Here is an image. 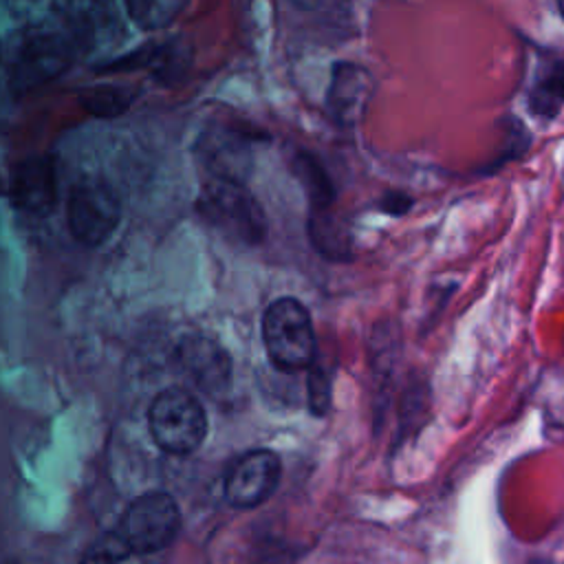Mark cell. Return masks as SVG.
I'll list each match as a JSON object with an SVG mask.
<instances>
[{"instance_id":"cell-1","label":"cell","mask_w":564,"mask_h":564,"mask_svg":"<svg viewBox=\"0 0 564 564\" xmlns=\"http://www.w3.org/2000/svg\"><path fill=\"white\" fill-rule=\"evenodd\" d=\"M79 55L73 37L57 22L31 24L15 37L4 64V84L13 97H24L62 77Z\"/></svg>"},{"instance_id":"cell-13","label":"cell","mask_w":564,"mask_h":564,"mask_svg":"<svg viewBox=\"0 0 564 564\" xmlns=\"http://www.w3.org/2000/svg\"><path fill=\"white\" fill-rule=\"evenodd\" d=\"M183 375L205 394H223L231 383V361L220 344L205 335H187L176 348Z\"/></svg>"},{"instance_id":"cell-15","label":"cell","mask_w":564,"mask_h":564,"mask_svg":"<svg viewBox=\"0 0 564 564\" xmlns=\"http://www.w3.org/2000/svg\"><path fill=\"white\" fill-rule=\"evenodd\" d=\"M137 97H139V90H137L134 86L106 82V84L86 86V88L77 95V101H79V106H82L90 117H97V119H115V117H121L123 112H128Z\"/></svg>"},{"instance_id":"cell-19","label":"cell","mask_w":564,"mask_h":564,"mask_svg":"<svg viewBox=\"0 0 564 564\" xmlns=\"http://www.w3.org/2000/svg\"><path fill=\"white\" fill-rule=\"evenodd\" d=\"M130 555V549L119 531L101 535L84 555L82 564H119Z\"/></svg>"},{"instance_id":"cell-3","label":"cell","mask_w":564,"mask_h":564,"mask_svg":"<svg viewBox=\"0 0 564 564\" xmlns=\"http://www.w3.org/2000/svg\"><path fill=\"white\" fill-rule=\"evenodd\" d=\"M269 361L282 372H300L315 361V330L308 308L295 297H278L262 317Z\"/></svg>"},{"instance_id":"cell-23","label":"cell","mask_w":564,"mask_h":564,"mask_svg":"<svg viewBox=\"0 0 564 564\" xmlns=\"http://www.w3.org/2000/svg\"><path fill=\"white\" fill-rule=\"evenodd\" d=\"M557 7H560V13L564 15V0H557Z\"/></svg>"},{"instance_id":"cell-14","label":"cell","mask_w":564,"mask_h":564,"mask_svg":"<svg viewBox=\"0 0 564 564\" xmlns=\"http://www.w3.org/2000/svg\"><path fill=\"white\" fill-rule=\"evenodd\" d=\"M308 238L313 249L328 260H348L352 240L346 223L337 216L335 205L311 209L308 214Z\"/></svg>"},{"instance_id":"cell-22","label":"cell","mask_w":564,"mask_h":564,"mask_svg":"<svg viewBox=\"0 0 564 564\" xmlns=\"http://www.w3.org/2000/svg\"><path fill=\"white\" fill-rule=\"evenodd\" d=\"M293 2H295V4H302V7H306L308 2H315V0H293Z\"/></svg>"},{"instance_id":"cell-16","label":"cell","mask_w":564,"mask_h":564,"mask_svg":"<svg viewBox=\"0 0 564 564\" xmlns=\"http://www.w3.org/2000/svg\"><path fill=\"white\" fill-rule=\"evenodd\" d=\"M291 170L300 185L304 187L311 209L333 207L335 205V185L322 165V161L306 150H297L291 159Z\"/></svg>"},{"instance_id":"cell-10","label":"cell","mask_w":564,"mask_h":564,"mask_svg":"<svg viewBox=\"0 0 564 564\" xmlns=\"http://www.w3.org/2000/svg\"><path fill=\"white\" fill-rule=\"evenodd\" d=\"M7 198L26 216H48L57 205V165L51 154H33L11 165Z\"/></svg>"},{"instance_id":"cell-5","label":"cell","mask_w":564,"mask_h":564,"mask_svg":"<svg viewBox=\"0 0 564 564\" xmlns=\"http://www.w3.org/2000/svg\"><path fill=\"white\" fill-rule=\"evenodd\" d=\"M148 427L163 452L187 456L207 436V414L189 390L172 386L154 397L148 410Z\"/></svg>"},{"instance_id":"cell-20","label":"cell","mask_w":564,"mask_h":564,"mask_svg":"<svg viewBox=\"0 0 564 564\" xmlns=\"http://www.w3.org/2000/svg\"><path fill=\"white\" fill-rule=\"evenodd\" d=\"M306 392H308L311 412L315 416H324L330 410V379H328L326 370L317 364H313L308 370Z\"/></svg>"},{"instance_id":"cell-8","label":"cell","mask_w":564,"mask_h":564,"mask_svg":"<svg viewBox=\"0 0 564 564\" xmlns=\"http://www.w3.org/2000/svg\"><path fill=\"white\" fill-rule=\"evenodd\" d=\"M55 13L79 53L106 48L121 35V18L112 0H57Z\"/></svg>"},{"instance_id":"cell-4","label":"cell","mask_w":564,"mask_h":564,"mask_svg":"<svg viewBox=\"0 0 564 564\" xmlns=\"http://www.w3.org/2000/svg\"><path fill=\"white\" fill-rule=\"evenodd\" d=\"M264 139L267 134L249 121L212 119L200 130L194 152L207 176L245 183L253 165V150Z\"/></svg>"},{"instance_id":"cell-21","label":"cell","mask_w":564,"mask_h":564,"mask_svg":"<svg viewBox=\"0 0 564 564\" xmlns=\"http://www.w3.org/2000/svg\"><path fill=\"white\" fill-rule=\"evenodd\" d=\"M410 205H412V198L408 194H403V192H390L381 200V209L386 214H392V216L405 214L410 209Z\"/></svg>"},{"instance_id":"cell-6","label":"cell","mask_w":564,"mask_h":564,"mask_svg":"<svg viewBox=\"0 0 564 564\" xmlns=\"http://www.w3.org/2000/svg\"><path fill=\"white\" fill-rule=\"evenodd\" d=\"M121 220V200L115 187L97 176L73 183L66 198V223L73 238L86 247L106 242Z\"/></svg>"},{"instance_id":"cell-7","label":"cell","mask_w":564,"mask_h":564,"mask_svg":"<svg viewBox=\"0 0 564 564\" xmlns=\"http://www.w3.org/2000/svg\"><path fill=\"white\" fill-rule=\"evenodd\" d=\"M181 513L174 498L165 491H148L134 498L119 524L130 553L148 555L165 549L178 533Z\"/></svg>"},{"instance_id":"cell-18","label":"cell","mask_w":564,"mask_h":564,"mask_svg":"<svg viewBox=\"0 0 564 564\" xmlns=\"http://www.w3.org/2000/svg\"><path fill=\"white\" fill-rule=\"evenodd\" d=\"M531 108L538 115H553L564 104V64L542 68L531 88Z\"/></svg>"},{"instance_id":"cell-9","label":"cell","mask_w":564,"mask_h":564,"mask_svg":"<svg viewBox=\"0 0 564 564\" xmlns=\"http://www.w3.org/2000/svg\"><path fill=\"white\" fill-rule=\"evenodd\" d=\"M194 62V46L187 37H167V40H154L137 51H130L121 57H115L106 64H101V73H134L143 70L154 82L163 86L178 84Z\"/></svg>"},{"instance_id":"cell-17","label":"cell","mask_w":564,"mask_h":564,"mask_svg":"<svg viewBox=\"0 0 564 564\" xmlns=\"http://www.w3.org/2000/svg\"><path fill=\"white\" fill-rule=\"evenodd\" d=\"M130 22L145 31L156 33L170 26L183 11L185 0H123Z\"/></svg>"},{"instance_id":"cell-12","label":"cell","mask_w":564,"mask_h":564,"mask_svg":"<svg viewBox=\"0 0 564 564\" xmlns=\"http://www.w3.org/2000/svg\"><path fill=\"white\" fill-rule=\"evenodd\" d=\"M375 93L372 75L357 62H335L326 88V110L339 128H355L370 106Z\"/></svg>"},{"instance_id":"cell-11","label":"cell","mask_w":564,"mask_h":564,"mask_svg":"<svg viewBox=\"0 0 564 564\" xmlns=\"http://www.w3.org/2000/svg\"><path fill=\"white\" fill-rule=\"evenodd\" d=\"M282 465L271 449H251L238 458L225 480V498L236 509H253L278 489Z\"/></svg>"},{"instance_id":"cell-2","label":"cell","mask_w":564,"mask_h":564,"mask_svg":"<svg viewBox=\"0 0 564 564\" xmlns=\"http://www.w3.org/2000/svg\"><path fill=\"white\" fill-rule=\"evenodd\" d=\"M198 216L225 238L253 247L267 236V218L245 183L205 176L196 196Z\"/></svg>"},{"instance_id":"cell-24","label":"cell","mask_w":564,"mask_h":564,"mask_svg":"<svg viewBox=\"0 0 564 564\" xmlns=\"http://www.w3.org/2000/svg\"><path fill=\"white\" fill-rule=\"evenodd\" d=\"M529 564H549V562H538V560H535V562H529Z\"/></svg>"}]
</instances>
